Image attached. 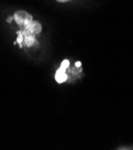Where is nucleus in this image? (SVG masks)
<instances>
[{
  "label": "nucleus",
  "instance_id": "f257e3e1",
  "mask_svg": "<svg viewBox=\"0 0 133 150\" xmlns=\"http://www.w3.org/2000/svg\"><path fill=\"white\" fill-rule=\"evenodd\" d=\"M41 31V25L39 22H31L29 23L28 25L24 27V30L20 31L23 39L25 40V43L27 46H32L35 42H36V39H35V35L39 34Z\"/></svg>",
  "mask_w": 133,
  "mask_h": 150
},
{
  "label": "nucleus",
  "instance_id": "f03ea898",
  "mask_svg": "<svg viewBox=\"0 0 133 150\" xmlns=\"http://www.w3.org/2000/svg\"><path fill=\"white\" fill-rule=\"evenodd\" d=\"M13 19L17 22L18 25H20V27H23V28L25 27V25H28L29 23L32 22V17H31L29 13H27V12H24V11L16 12L15 16H13Z\"/></svg>",
  "mask_w": 133,
  "mask_h": 150
},
{
  "label": "nucleus",
  "instance_id": "7ed1b4c3",
  "mask_svg": "<svg viewBox=\"0 0 133 150\" xmlns=\"http://www.w3.org/2000/svg\"><path fill=\"white\" fill-rule=\"evenodd\" d=\"M67 66H68V60H64L61 67L59 69V71H58V72H56V74H55V79H56V82L63 83V82H65V81H66L67 76H66L65 71H66V67H67Z\"/></svg>",
  "mask_w": 133,
  "mask_h": 150
},
{
  "label": "nucleus",
  "instance_id": "20e7f679",
  "mask_svg": "<svg viewBox=\"0 0 133 150\" xmlns=\"http://www.w3.org/2000/svg\"><path fill=\"white\" fill-rule=\"evenodd\" d=\"M59 3H67V1H71V0H56Z\"/></svg>",
  "mask_w": 133,
  "mask_h": 150
}]
</instances>
